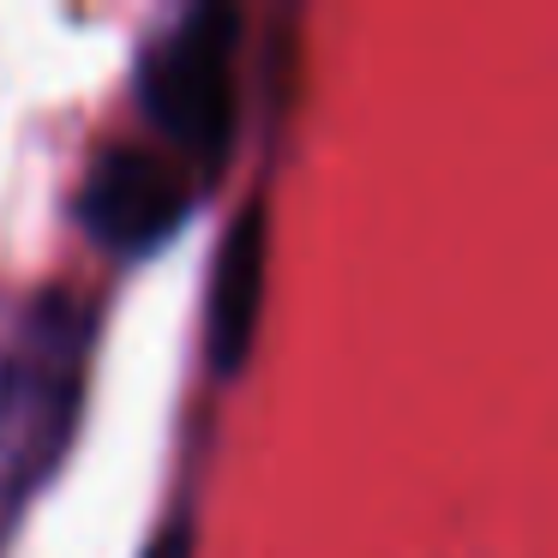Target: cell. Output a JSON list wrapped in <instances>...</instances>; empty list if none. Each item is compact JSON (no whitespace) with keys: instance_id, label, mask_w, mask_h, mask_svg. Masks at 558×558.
Instances as JSON below:
<instances>
[{"instance_id":"1","label":"cell","mask_w":558,"mask_h":558,"mask_svg":"<svg viewBox=\"0 0 558 558\" xmlns=\"http://www.w3.org/2000/svg\"><path fill=\"white\" fill-rule=\"evenodd\" d=\"M234 49H241V13L234 7H193L181 13L138 66L145 114L169 133L174 157L193 169H217L234 138Z\"/></svg>"},{"instance_id":"2","label":"cell","mask_w":558,"mask_h":558,"mask_svg":"<svg viewBox=\"0 0 558 558\" xmlns=\"http://www.w3.org/2000/svg\"><path fill=\"white\" fill-rule=\"evenodd\" d=\"M186 205V162L169 145H109L78 186V217L109 253L162 246L181 229Z\"/></svg>"},{"instance_id":"3","label":"cell","mask_w":558,"mask_h":558,"mask_svg":"<svg viewBox=\"0 0 558 558\" xmlns=\"http://www.w3.org/2000/svg\"><path fill=\"white\" fill-rule=\"evenodd\" d=\"M265 229L270 210L265 198H246L229 217L217 246V270H210V361L217 373H241L246 349L258 330V301H265Z\"/></svg>"},{"instance_id":"4","label":"cell","mask_w":558,"mask_h":558,"mask_svg":"<svg viewBox=\"0 0 558 558\" xmlns=\"http://www.w3.org/2000/svg\"><path fill=\"white\" fill-rule=\"evenodd\" d=\"M145 558H193V522L174 517L169 529H157V541L145 546Z\"/></svg>"}]
</instances>
